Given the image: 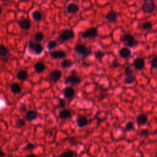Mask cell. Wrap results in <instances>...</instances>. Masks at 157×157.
Here are the masks:
<instances>
[{
    "mask_svg": "<svg viewBox=\"0 0 157 157\" xmlns=\"http://www.w3.org/2000/svg\"><path fill=\"white\" fill-rule=\"evenodd\" d=\"M120 40L123 43L124 45L126 46V47L128 48H133L136 47L138 44L137 40L132 34L129 33H125L122 35L120 37Z\"/></svg>",
    "mask_w": 157,
    "mask_h": 157,
    "instance_id": "1",
    "label": "cell"
},
{
    "mask_svg": "<svg viewBox=\"0 0 157 157\" xmlns=\"http://www.w3.org/2000/svg\"><path fill=\"white\" fill-rule=\"evenodd\" d=\"M28 47L30 53L34 55H40L44 50V47L40 43L33 40L28 41Z\"/></svg>",
    "mask_w": 157,
    "mask_h": 157,
    "instance_id": "2",
    "label": "cell"
},
{
    "mask_svg": "<svg viewBox=\"0 0 157 157\" xmlns=\"http://www.w3.org/2000/svg\"><path fill=\"white\" fill-rule=\"evenodd\" d=\"M156 7V4L154 1L153 0H144L142 6V10L145 13H152Z\"/></svg>",
    "mask_w": 157,
    "mask_h": 157,
    "instance_id": "3",
    "label": "cell"
},
{
    "mask_svg": "<svg viewBox=\"0 0 157 157\" xmlns=\"http://www.w3.org/2000/svg\"><path fill=\"white\" fill-rule=\"evenodd\" d=\"M75 52L80 55H82L83 58L87 57L89 56L91 52L86 45L82 44H77L74 47Z\"/></svg>",
    "mask_w": 157,
    "mask_h": 157,
    "instance_id": "4",
    "label": "cell"
},
{
    "mask_svg": "<svg viewBox=\"0 0 157 157\" xmlns=\"http://www.w3.org/2000/svg\"><path fill=\"white\" fill-rule=\"evenodd\" d=\"M75 71L73 70L71 72V75L67 76L64 80L65 84H72V85H77L81 82V78L78 77L76 74Z\"/></svg>",
    "mask_w": 157,
    "mask_h": 157,
    "instance_id": "5",
    "label": "cell"
},
{
    "mask_svg": "<svg viewBox=\"0 0 157 157\" xmlns=\"http://www.w3.org/2000/svg\"><path fill=\"white\" fill-rule=\"evenodd\" d=\"M74 37L75 33L72 29H65L61 32L59 36V39L64 42L72 40Z\"/></svg>",
    "mask_w": 157,
    "mask_h": 157,
    "instance_id": "6",
    "label": "cell"
},
{
    "mask_svg": "<svg viewBox=\"0 0 157 157\" xmlns=\"http://www.w3.org/2000/svg\"><path fill=\"white\" fill-rule=\"evenodd\" d=\"M98 35V29L96 28H91L85 31L82 34V37L83 39H91L97 37Z\"/></svg>",
    "mask_w": 157,
    "mask_h": 157,
    "instance_id": "7",
    "label": "cell"
},
{
    "mask_svg": "<svg viewBox=\"0 0 157 157\" xmlns=\"http://www.w3.org/2000/svg\"><path fill=\"white\" fill-rule=\"evenodd\" d=\"M145 59L142 57H137L136 58L132 63V65L134 67V68L137 71H142L144 67H145Z\"/></svg>",
    "mask_w": 157,
    "mask_h": 157,
    "instance_id": "8",
    "label": "cell"
},
{
    "mask_svg": "<svg viewBox=\"0 0 157 157\" xmlns=\"http://www.w3.org/2000/svg\"><path fill=\"white\" fill-rule=\"evenodd\" d=\"M61 75H62L61 72L58 69H55L52 71L50 73L48 78L51 82L55 83V82H57L60 79Z\"/></svg>",
    "mask_w": 157,
    "mask_h": 157,
    "instance_id": "9",
    "label": "cell"
},
{
    "mask_svg": "<svg viewBox=\"0 0 157 157\" xmlns=\"http://www.w3.org/2000/svg\"><path fill=\"white\" fill-rule=\"evenodd\" d=\"M79 10V6L78 4L74 2H71L67 4L66 8V10L68 13L71 14H75L78 12Z\"/></svg>",
    "mask_w": 157,
    "mask_h": 157,
    "instance_id": "10",
    "label": "cell"
},
{
    "mask_svg": "<svg viewBox=\"0 0 157 157\" xmlns=\"http://www.w3.org/2000/svg\"><path fill=\"white\" fill-rule=\"evenodd\" d=\"M50 56L53 59H63L66 56V54L63 50H55L50 52Z\"/></svg>",
    "mask_w": 157,
    "mask_h": 157,
    "instance_id": "11",
    "label": "cell"
},
{
    "mask_svg": "<svg viewBox=\"0 0 157 157\" xmlns=\"http://www.w3.org/2000/svg\"><path fill=\"white\" fill-rule=\"evenodd\" d=\"M63 93L65 98L67 99H71L74 98L75 95V91L73 88L71 86H68L65 88L63 90Z\"/></svg>",
    "mask_w": 157,
    "mask_h": 157,
    "instance_id": "12",
    "label": "cell"
},
{
    "mask_svg": "<svg viewBox=\"0 0 157 157\" xmlns=\"http://www.w3.org/2000/svg\"><path fill=\"white\" fill-rule=\"evenodd\" d=\"M118 17V13L116 11H110L105 15V18L110 23H115L117 21Z\"/></svg>",
    "mask_w": 157,
    "mask_h": 157,
    "instance_id": "13",
    "label": "cell"
},
{
    "mask_svg": "<svg viewBox=\"0 0 157 157\" xmlns=\"http://www.w3.org/2000/svg\"><path fill=\"white\" fill-rule=\"evenodd\" d=\"M119 55L123 59H127L131 55V50L128 47H123L119 50Z\"/></svg>",
    "mask_w": 157,
    "mask_h": 157,
    "instance_id": "14",
    "label": "cell"
},
{
    "mask_svg": "<svg viewBox=\"0 0 157 157\" xmlns=\"http://www.w3.org/2000/svg\"><path fill=\"white\" fill-rule=\"evenodd\" d=\"M76 123L78 127L84 128L88 124V120L85 116H80L77 118Z\"/></svg>",
    "mask_w": 157,
    "mask_h": 157,
    "instance_id": "15",
    "label": "cell"
},
{
    "mask_svg": "<svg viewBox=\"0 0 157 157\" xmlns=\"http://www.w3.org/2000/svg\"><path fill=\"white\" fill-rule=\"evenodd\" d=\"M18 25L21 29H25V30L29 29L31 26L30 20L27 18H23V19L21 20L20 21H19Z\"/></svg>",
    "mask_w": 157,
    "mask_h": 157,
    "instance_id": "16",
    "label": "cell"
},
{
    "mask_svg": "<svg viewBox=\"0 0 157 157\" xmlns=\"http://www.w3.org/2000/svg\"><path fill=\"white\" fill-rule=\"evenodd\" d=\"M136 121L139 126L145 125L148 122V117L145 114L140 113L139 115H137L136 118Z\"/></svg>",
    "mask_w": 157,
    "mask_h": 157,
    "instance_id": "17",
    "label": "cell"
},
{
    "mask_svg": "<svg viewBox=\"0 0 157 157\" xmlns=\"http://www.w3.org/2000/svg\"><path fill=\"white\" fill-rule=\"evenodd\" d=\"M37 112L35 110H29L26 113L25 115V119L26 120L28 121H31L34 120H35L37 118Z\"/></svg>",
    "mask_w": 157,
    "mask_h": 157,
    "instance_id": "18",
    "label": "cell"
},
{
    "mask_svg": "<svg viewBox=\"0 0 157 157\" xmlns=\"http://www.w3.org/2000/svg\"><path fill=\"white\" fill-rule=\"evenodd\" d=\"M34 68L35 71H36L37 73L40 74V73L43 72L45 70L46 66H45V64H44L42 62L38 61V62H37V63L34 64Z\"/></svg>",
    "mask_w": 157,
    "mask_h": 157,
    "instance_id": "19",
    "label": "cell"
},
{
    "mask_svg": "<svg viewBox=\"0 0 157 157\" xmlns=\"http://www.w3.org/2000/svg\"><path fill=\"white\" fill-rule=\"evenodd\" d=\"M135 82H136V77L133 74L126 75L123 79V83L126 85H131Z\"/></svg>",
    "mask_w": 157,
    "mask_h": 157,
    "instance_id": "20",
    "label": "cell"
},
{
    "mask_svg": "<svg viewBox=\"0 0 157 157\" xmlns=\"http://www.w3.org/2000/svg\"><path fill=\"white\" fill-rule=\"evenodd\" d=\"M28 72H26V71L23 70V69L19 71L17 74V78L21 81H24V80H26L28 78Z\"/></svg>",
    "mask_w": 157,
    "mask_h": 157,
    "instance_id": "21",
    "label": "cell"
},
{
    "mask_svg": "<svg viewBox=\"0 0 157 157\" xmlns=\"http://www.w3.org/2000/svg\"><path fill=\"white\" fill-rule=\"evenodd\" d=\"M10 91L14 94H18L21 93V88L20 85L18 83L14 82L10 85Z\"/></svg>",
    "mask_w": 157,
    "mask_h": 157,
    "instance_id": "22",
    "label": "cell"
},
{
    "mask_svg": "<svg viewBox=\"0 0 157 157\" xmlns=\"http://www.w3.org/2000/svg\"><path fill=\"white\" fill-rule=\"evenodd\" d=\"M71 117V112L67 110V109H63L60 112H59V117L61 118V119H63V120H66V119H68L70 117Z\"/></svg>",
    "mask_w": 157,
    "mask_h": 157,
    "instance_id": "23",
    "label": "cell"
},
{
    "mask_svg": "<svg viewBox=\"0 0 157 157\" xmlns=\"http://www.w3.org/2000/svg\"><path fill=\"white\" fill-rule=\"evenodd\" d=\"M73 61L70 59H64L61 63V66L63 69H68L73 65Z\"/></svg>",
    "mask_w": 157,
    "mask_h": 157,
    "instance_id": "24",
    "label": "cell"
},
{
    "mask_svg": "<svg viewBox=\"0 0 157 157\" xmlns=\"http://www.w3.org/2000/svg\"><path fill=\"white\" fill-rule=\"evenodd\" d=\"M9 55V50L2 44L0 45V56L1 57H8Z\"/></svg>",
    "mask_w": 157,
    "mask_h": 157,
    "instance_id": "25",
    "label": "cell"
},
{
    "mask_svg": "<svg viewBox=\"0 0 157 157\" xmlns=\"http://www.w3.org/2000/svg\"><path fill=\"white\" fill-rule=\"evenodd\" d=\"M32 17L33 19L36 21H40L42 20V13L38 11V10H35L32 13Z\"/></svg>",
    "mask_w": 157,
    "mask_h": 157,
    "instance_id": "26",
    "label": "cell"
},
{
    "mask_svg": "<svg viewBox=\"0 0 157 157\" xmlns=\"http://www.w3.org/2000/svg\"><path fill=\"white\" fill-rule=\"evenodd\" d=\"M75 155V152L72 150H67L62 152L59 157H74Z\"/></svg>",
    "mask_w": 157,
    "mask_h": 157,
    "instance_id": "27",
    "label": "cell"
},
{
    "mask_svg": "<svg viewBox=\"0 0 157 157\" xmlns=\"http://www.w3.org/2000/svg\"><path fill=\"white\" fill-rule=\"evenodd\" d=\"M134 129V123L132 121H129L125 124V130L128 132H130Z\"/></svg>",
    "mask_w": 157,
    "mask_h": 157,
    "instance_id": "28",
    "label": "cell"
},
{
    "mask_svg": "<svg viewBox=\"0 0 157 157\" xmlns=\"http://www.w3.org/2000/svg\"><path fill=\"white\" fill-rule=\"evenodd\" d=\"M58 46V44L55 40H50L47 42V47L48 50H52Z\"/></svg>",
    "mask_w": 157,
    "mask_h": 157,
    "instance_id": "29",
    "label": "cell"
},
{
    "mask_svg": "<svg viewBox=\"0 0 157 157\" xmlns=\"http://www.w3.org/2000/svg\"><path fill=\"white\" fill-rule=\"evenodd\" d=\"M44 34L42 33L41 32H37L34 35V39L35 40V42H41L43 39H44Z\"/></svg>",
    "mask_w": 157,
    "mask_h": 157,
    "instance_id": "30",
    "label": "cell"
},
{
    "mask_svg": "<svg viewBox=\"0 0 157 157\" xmlns=\"http://www.w3.org/2000/svg\"><path fill=\"white\" fill-rule=\"evenodd\" d=\"M105 56V53L101 50H97L94 52V56L97 59H101Z\"/></svg>",
    "mask_w": 157,
    "mask_h": 157,
    "instance_id": "31",
    "label": "cell"
},
{
    "mask_svg": "<svg viewBox=\"0 0 157 157\" xmlns=\"http://www.w3.org/2000/svg\"><path fill=\"white\" fill-rule=\"evenodd\" d=\"M153 27V24L150 21H146L142 24V28L145 30L151 29Z\"/></svg>",
    "mask_w": 157,
    "mask_h": 157,
    "instance_id": "32",
    "label": "cell"
},
{
    "mask_svg": "<svg viewBox=\"0 0 157 157\" xmlns=\"http://www.w3.org/2000/svg\"><path fill=\"white\" fill-rule=\"evenodd\" d=\"M36 145L32 143H28L23 148V151H31L35 148Z\"/></svg>",
    "mask_w": 157,
    "mask_h": 157,
    "instance_id": "33",
    "label": "cell"
},
{
    "mask_svg": "<svg viewBox=\"0 0 157 157\" xmlns=\"http://www.w3.org/2000/svg\"><path fill=\"white\" fill-rule=\"evenodd\" d=\"M25 123H26V122H25V121L24 119L20 118V119L18 120V121H17V122L15 126H16V127H17V128H21L23 127V126L25 125Z\"/></svg>",
    "mask_w": 157,
    "mask_h": 157,
    "instance_id": "34",
    "label": "cell"
},
{
    "mask_svg": "<svg viewBox=\"0 0 157 157\" xmlns=\"http://www.w3.org/2000/svg\"><path fill=\"white\" fill-rule=\"evenodd\" d=\"M151 68L157 69V55L153 57L151 61Z\"/></svg>",
    "mask_w": 157,
    "mask_h": 157,
    "instance_id": "35",
    "label": "cell"
},
{
    "mask_svg": "<svg viewBox=\"0 0 157 157\" xmlns=\"http://www.w3.org/2000/svg\"><path fill=\"white\" fill-rule=\"evenodd\" d=\"M149 131L146 129H141L139 132H138V134L140 136H147L149 134Z\"/></svg>",
    "mask_w": 157,
    "mask_h": 157,
    "instance_id": "36",
    "label": "cell"
},
{
    "mask_svg": "<svg viewBox=\"0 0 157 157\" xmlns=\"http://www.w3.org/2000/svg\"><path fill=\"white\" fill-rule=\"evenodd\" d=\"M112 66L113 68H117V67H120V64L117 59H114L112 63Z\"/></svg>",
    "mask_w": 157,
    "mask_h": 157,
    "instance_id": "37",
    "label": "cell"
},
{
    "mask_svg": "<svg viewBox=\"0 0 157 157\" xmlns=\"http://www.w3.org/2000/svg\"><path fill=\"white\" fill-rule=\"evenodd\" d=\"M65 105H66V102H65V101L63 99H59V102H58V105L56 106L57 107H61V108H63L65 107Z\"/></svg>",
    "mask_w": 157,
    "mask_h": 157,
    "instance_id": "38",
    "label": "cell"
},
{
    "mask_svg": "<svg viewBox=\"0 0 157 157\" xmlns=\"http://www.w3.org/2000/svg\"><path fill=\"white\" fill-rule=\"evenodd\" d=\"M124 74L126 75H131L132 74V69H131V67L129 66H128L126 69H125V72H124Z\"/></svg>",
    "mask_w": 157,
    "mask_h": 157,
    "instance_id": "39",
    "label": "cell"
},
{
    "mask_svg": "<svg viewBox=\"0 0 157 157\" xmlns=\"http://www.w3.org/2000/svg\"><path fill=\"white\" fill-rule=\"evenodd\" d=\"M20 109L21 110H22V112L25 111L26 109V105H25V104H22L20 105Z\"/></svg>",
    "mask_w": 157,
    "mask_h": 157,
    "instance_id": "40",
    "label": "cell"
},
{
    "mask_svg": "<svg viewBox=\"0 0 157 157\" xmlns=\"http://www.w3.org/2000/svg\"><path fill=\"white\" fill-rule=\"evenodd\" d=\"M5 155H6V153L0 150V157H4L5 156Z\"/></svg>",
    "mask_w": 157,
    "mask_h": 157,
    "instance_id": "41",
    "label": "cell"
},
{
    "mask_svg": "<svg viewBox=\"0 0 157 157\" xmlns=\"http://www.w3.org/2000/svg\"><path fill=\"white\" fill-rule=\"evenodd\" d=\"M26 157H36V156L34 154H29Z\"/></svg>",
    "mask_w": 157,
    "mask_h": 157,
    "instance_id": "42",
    "label": "cell"
},
{
    "mask_svg": "<svg viewBox=\"0 0 157 157\" xmlns=\"http://www.w3.org/2000/svg\"><path fill=\"white\" fill-rule=\"evenodd\" d=\"M1 13H2V8H1V7L0 6V15L1 14Z\"/></svg>",
    "mask_w": 157,
    "mask_h": 157,
    "instance_id": "43",
    "label": "cell"
},
{
    "mask_svg": "<svg viewBox=\"0 0 157 157\" xmlns=\"http://www.w3.org/2000/svg\"><path fill=\"white\" fill-rule=\"evenodd\" d=\"M155 132H156V133H157V129H156V131H155Z\"/></svg>",
    "mask_w": 157,
    "mask_h": 157,
    "instance_id": "44",
    "label": "cell"
},
{
    "mask_svg": "<svg viewBox=\"0 0 157 157\" xmlns=\"http://www.w3.org/2000/svg\"><path fill=\"white\" fill-rule=\"evenodd\" d=\"M156 10H157V6H156Z\"/></svg>",
    "mask_w": 157,
    "mask_h": 157,
    "instance_id": "45",
    "label": "cell"
},
{
    "mask_svg": "<svg viewBox=\"0 0 157 157\" xmlns=\"http://www.w3.org/2000/svg\"><path fill=\"white\" fill-rule=\"evenodd\" d=\"M156 143H157V139H156Z\"/></svg>",
    "mask_w": 157,
    "mask_h": 157,
    "instance_id": "46",
    "label": "cell"
}]
</instances>
